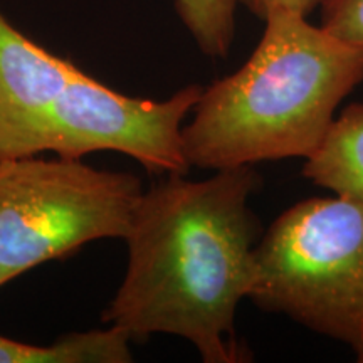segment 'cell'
Segmentation results:
<instances>
[{
	"label": "cell",
	"mask_w": 363,
	"mask_h": 363,
	"mask_svg": "<svg viewBox=\"0 0 363 363\" xmlns=\"http://www.w3.org/2000/svg\"><path fill=\"white\" fill-rule=\"evenodd\" d=\"M254 165L216 170L206 180L167 179L143 192L125 242L128 266L101 321L131 343L175 335L206 363L251 362L235 337V313L249 296L261 222L251 197Z\"/></svg>",
	"instance_id": "cell-1"
},
{
	"label": "cell",
	"mask_w": 363,
	"mask_h": 363,
	"mask_svg": "<svg viewBox=\"0 0 363 363\" xmlns=\"http://www.w3.org/2000/svg\"><path fill=\"white\" fill-rule=\"evenodd\" d=\"M264 22L247 61L202 88L184 125L190 169L306 160L325 142L340 104L363 83V48L294 12H272Z\"/></svg>",
	"instance_id": "cell-2"
},
{
	"label": "cell",
	"mask_w": 363,
	"mask_h": 363,
	"mask_svg": "<svg viewBox=\"0 0 363 363\" xmlns=\"http://www.w3.org/2000/svg\"><path fill=\"white\" fill-rule=\"evenodd\" d=\"M247 299L363 363V202L335 194L284 211L257 242Z\"/></svg>",
	"instance_id": "cell-3"
},
{
	"label": "cell",
	"mask_w": 363,
	"mask_h": 363,
	"mask_svg": "<svg viewBox=\"0 0 363 363\" xmlns=\"http://www.w3.org/2000/svg\"><path fill=\"white\" fill-rule=\"evenodd\" d=\"M138 177L81 158H0V267L9 281L99 239H125Z\"/></svg>",
	"instance_id": "cell-4"
},
{
	"label": "cell",
	"mask_w": 363,
	"mask_h": 363,
	"mask_svg": "<svg viewBox=\"0 0 363 363\" xmlns=\"http://www.w3.org/2000/svg\"><path fill=\"white\" fill-rule=\"evenodd\" d=\"M202 88L184 86L162 101L131 98L81 71L45 108L17 157L52 152L62 158H83L110 150L133 158L152 174L187 175L184 121Z\"/></svg>",
	"instance_id": "cell-5"
},
{
	"label": "cell",
	"mask_w": 363,
	"mask_h": 363,
	"mask_svg": "<svg viewBox=\"0 0 363 363\" xmlns=\"http://www.w3.org/2000/svg\"><path fill=\"white\" fill-rule=\"evenodd\" d=\"M79 72L33 43L0 12V158L17 157L45 108Z\"/></svg>",
	"instance_id": "cell-6"
},
{
	"label": "cell",
	"mask_w": 363,
	"mask_h": 363,
	"mask_svg": "<svg viewBox=\"0 0 363 363\" xmlns=\"http://www.w3.org/2000/svg\"><path fill=\"white\" fill-rule=\"evenodd\" d=\"M303 175L316 187L363 202V101L345 106Z\"/></svg>",
	"instance_id": "cell-7"
},
{
	"label": "cell",
	"mask_w": 363,
	"mask_h": 363,
	"mask_svg": "<svg viewBox=\"0 0 363 363\" xmlns=\"http://www.w3.org/2000/svg\"><path fill=\"white\" fill-rule=\"evenodd\" d=\"M131 340L106 325L101 330L71 331L49 345L24 343L0 335V363H130Z\"/></svg>",
	"instance_id": "cell-8"
},
{
	"label": "cell",
	"mask_w": 363,
	"mask_h": 363,
	"mask_svg": "<svg viewBox=\"0 0 363 363\" xmlns=\"http://www.w3.org/2000/svg\"><path fill=\"white\" fill-rule=\"evenodd\" d=\"M239 0H175V11L199 49L208 57L229 54L235 34Z\"/></svg>",
	"instance_id": "cell-9"
},
{
	"label": "cell",
	"mask_w": 363,
	"mask_h": 363,
	"mask_svg": "<svg viewBox=\"0 0 363 363\" xmlns=\"http://www.w3.org/2000/svg\"><path fill=\"white\" fill-rule=\"evenodd\" d=\"M320 26L345 43L363 48V0H321Z\"/></svg>",
	"instance_id": "cell-10"
},
{
	"label": "cell",
	"mask_w": 363,
	"mask_h": 363,
	"mask_svg": "<svg viewBox=\"0 0 363 363\" xmlns=\"http://www.w3.org/2000/svg\"><path fill=\"white\" fill-rule=\"evenodd\" d=\"M239 4H242L249 12L264 21L269 13L278 11L294 12L308 17L316 7H320L321 0H239Z\"/></svg>",
	"instance_id": "cell-11"
},
{
	"label": "cell",
	"mask_w": 363,
	"mask_h": 363,
	"mask_svg": "<svg viewBox=\"0 0 363 363\" xmlns=\"http://www.w3.org/2000/svg\"><path fill=\"white\" fill-rule=\"evenodd\" d=\"M9 283V278L6 274H4V271H2V267H0V288H2L4 284H7Z\"/></svg>",
	"instance_id": "cell-12"
}]
</instances>
